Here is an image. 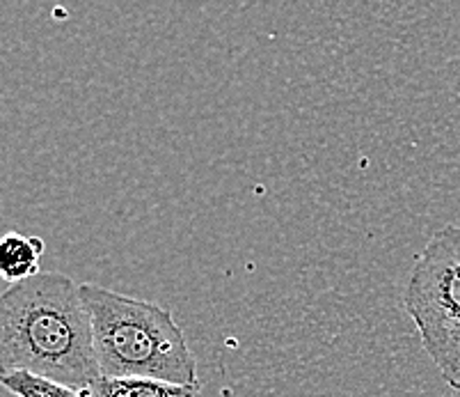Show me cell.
Returning a JSON list of instances; mask_svg holds the SVG:
<instances>
[{
  "mask_svg": "<svg viewBox=\"0 0 460 397\" xmlns=\"http://www.w3.org/2000/svg\"><path fill=\"white\" fill-rule=\"evenodd\" d=\"M28 372L87 397L102 377L92 321L65 274H37L0 296V377Z\"/></svg>",
  "mask_w": 460,
  "mask_h": 397,
  "instance_id": "obj_1",
  "label": "cell"
},
{
  "mask_svg": "<svg viewBox=\"0 0 460 397\" xmlns=\"http://www.w3.org/2000/svg\"><path fill=\"white\" fill-rule=\"evenodd\" d=\"M81 296L103 377L199 386L195 354L167 308L92 283H83Z\"/></svg>",
  "mask_w": 460,
  "mask_h": 397,
  "instance_id": "obj_2",
  "label": "cell"
},
{
  "mask_svg": "<svg viewBox=\"0 0 460 397\" xmlns=\"http://www.w3.org/2000/svg\"><path fill=\"white\" fill-rule=\"evenodd\" d=\"M403 308L447 386L460 391V225H445L417 255Z\"/></svg>",
  "mask_w": 460,
  "mask_h": 397,
  "instance_id": "obj_3",
  "label": "cell"
},
{
  "mask_svg": "<svg viewBox=\"0 0 460 397\" xmlns=\"http://www.w3.org/2000/svg\"><path fill=\"white\" fill-rule=\"evenodd\" d=\"M41 253H44V241L40 237L7 232L0 241V275H3V280L10 285H16V283H23L32 275L41 274Z\"/></svg>",
  "mask_w": 460,
  "mask_h": 397,
  "instance_id": "obj_4",
  "label": "cell"
},
{
  "mask_svg": "<svg viewBox=\"0 0 460 397\" xmlns=\"http://www.w3.org/2000/svg\"><path fill=\"white\" fill-rule=\"evenodd\" d=\"M87 397H199V386L154 382L133 377H99Z\"/></svg>",
  "mask_w": 460,
  "mask_h": 397,
  "instance_id": "obj_5",
  "label": "cell"
},
{
  "mask_svg": "<svg viewBox=\"0 0 460 397\" xmlns=\"http://www.w3.org/2000/svg\"><path fill=\"white\" fill-rule=\"evenodd\" d=\"M0 383L16 397H83L81 392L60 386V383L46 382V379L28 374V372L5 374V377H0Z\"/></svg>",
  "mask_w": 460,
  "mask_h": 397,
  "instance_id": "obj_6",
  "label": "cell"
}]
</instances>
